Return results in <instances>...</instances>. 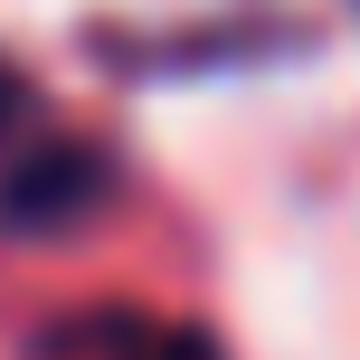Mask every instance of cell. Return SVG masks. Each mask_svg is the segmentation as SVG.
<instances>
[{"label":"cell","mask_w":360,"mask_h":360,"mask_svg":"<svg viewBox=\"0 0 360 360\" xmlns=\"http://www.w3.org/2000/svg\"><path fill=\"white\" fill-rule=\"evenodd\" d=\"M114 190V162L95 143H29L10 171H0V228L10 237H48L95 218V199Z\"/></svg>","instance_id":"cell-1"},{"label":"cell","mask_w":360,"mask_h":360,"mask_svg":"<svg viewBox=\"0 0 360 360\" xmlns=\"http://www.w3.org/2000/svg\"><path fill=\"white\" fill-rule=\"evenodd\" d=\"M124 360H228V351H218L209 332H190V323H143Z\"/></svg>","instance_id":"cell-2"},{"label":"cell","mask_w":360,"mask_h":360,"mask_svg":"<svg viewBox=\"0 0 360 360\" xmlns=\"http://www.w3.org/2000/svg\"><path fill=\"white\" fill-rule=\"evenodd\" d=\"M19 114H29V86H19V76H10V67H0V133H10V124H19Z\"/></svg>","instance_id":"cell-3"}]
</instances>
